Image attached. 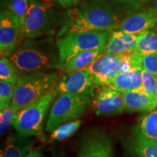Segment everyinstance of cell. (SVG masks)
I'll return each mask as SVG.
<instances>
[{"mask_svg": "<svg viewBox=\"0 0 157 157\" xmlns=\"http://www.w3.org/2000/svg\"><path fill=\"white\" fill-rule=\"evenodd\" d=\"M105 49L106 47H104L79 52L63 64L60 70L64 73H71L76 71L86 69L105 52Z\"/></svg>", "mask_w": 157, "mask_h": 157, "instance_id": "2e32d148", "label": "cell"}, {"mask_svg": "<svg viewBox=\"0 0 157 157\" xmlns=\"http://www.w3.org/2000/svg\"><path fill=\"white\" fill-rule=\"evenodd\" d=\"M142 76L143 91L157 99V78L145 69L142 70Z\"/></svg>", "mask_w": 157, "mask_h": 157, "instance_id": "d4e9b609", "label": "cell"}, {"mask_svg": "<svg viewBox=\"0 0 157 157\" xmlns=\"http://www.w3.org/2000/svg\"><path fill=\"white\" fill-rule=\"evenodd\" d=\"M56 96V87L38 101L15 113L13 126L21 137L42 136L45 117Z\"/></svg>", "mask_w": 157, "mask_h": 157, "instance_id": "5b68a950", "label": "cell"}, {"mask_svg": "<svg viewBox=\"0 0 157 157\" xmlns=\"http://www.w3.org/2000/svg\"><path fill=\"white\" fill-rule=\"evenodd\" d=\"M93 76L86 69L64 73L56 86L57 95L63 94L94 95L95 87Z\"/></svg>", "mask_w": 157, "mask_h": 157, "instance_id": "ba28073f", "label": "cell"}, {"mask_svg": "<svg viewBox=\"0 0 157 157\" xmlns=\"http://www.w3.org/2000/svg\"><path fill=\"white\" fill-rule=\"evenodd\" d=\"M78 157H114L111 137L100 129L85 133L80 145Z\"/></svg>", "mask_w": 157, "mask_h": 157, "instance_id": "9c48e42d", "label": "cell"}, {"mask_svg": "<svg viewBox=\"0 0 157 157\" xmlns=\"http://www.w3.org/2000/svg\"></svg>", "mask_w": 157, "mask_h": 157, "instance_id": "836d02e7", "label": "cell"}, {"mask_svg": "<svg viewBox=\"0 0 157 157\" xmlns=\"http://www.w3.org/2000/svg\"><path fill=\"white\" fill-rule=\"evenodd\" d=\"M58 82L56 72L36 71L19 76L11 104L17 111L24 109L54 90Z\"/></svg>", "mask_w": 157, "mask_h": 157, "instance_id": "3957f363", "label": "cell"}, {"mask_svg": "<svg viewBox=\"0 0 157 157\" xmlns=\"http://www.w3.org/2000/svg\"><path fill=\"white\" fill-rule=\"evenodd\" d=\"M24 157H44L40 148H35L31 149L25 155Z\"/></svg>", "mask_w": 157, "mask_h": 157, "instance_id": "f1b7e54d", "label": "cell"}, {"mask_svg": "<svg viewBox=\"0 0 157 157\" xmlns=\"http://www.w3.org/2000/svg\"><path fill=\"white\" fill-rule=\"evenodd\" d=\"M111 2L119 13L124 12L129 15L140 9L143 5L140 0H111Z\"/></svg>", "mask_w": 157, "mask_h": 157, "instance_id": "cb8c5ba5", "label": "cell"}, {"mask_svg": "<svg viewBox=\"0 0 157 157\" xmlns=\"http://www.w3.org/2000/svg\"><path fill=\"white\" fill-rule=\"evenodd\" d=\"M153 1H155V0H140V2H142L143 4L151 2H153Z\"/></svg>", "mask_w": 157, "mask_h": 157, "instance_id": "4dcf8cb0", "label": "cell"}, {"mask_svg": "<svg viewBox=\"0 0 157 157\" xmlns=\"http://www.w3.org/2000/svg\"><path fill=\"white\" fill-rule=\"evenodd\" d=\"M136 132L146 138L157 141V111H151L141 119Z\"/></svg>", "mask_w": 157, "mask_h": 157, "instance_id": "d6986e66", "label": "cell"}, {"mask_svg": "<svg viewBox=\"0 0 157 157\" xmlns=\"http://www.w3.org/2000/svg\"><path fill=\"white\" fill-rule=\"evenodd\" d=\"M111 33V31L71 32L58 37L56 45L61 65L83 51L106 47Z\"/></svg>", "mask_w": 157, "mask_h": 157, "instance_id": "8992f818", "label": "cell"}, {"mask_svg": "<svg viewBox=\"0 0 157 157\" xmlns=\"http://www.w3.org/2000/svg\"><path fill=\"white\" fill-rule=\"evenodd\" d=\"M94 93L91 106L98 116H111L119 114L124 111L123 94L111 89L107 85L98 86Z\"/></svg>", "mask_w": 157, "mask_h": 157, "instance_id": "30bf717a", "label": "cell"}, {"mask_svg": "<svg viewBox=\"0 0 157 157\" xmlns=\"http://www.w3.org/2000/svg\"><path fill=\"white\" fill-rule=\"evenodd\" d=\"M29 2L30 0H11L9 3L8 10L17 17L21 29L28 13Z\"/></svg>", "mask_w": 157, "mask_h": 157, "instance_id": "7402d4cb", "label": "cell"}, {"mask_svg": "<svg viewBox=\"0 0 157 157\" xmlns=\"http://www.w3.org/2000/svg\"><path fill=\"white\" fill-rule=\"evenodd\" d=\"M23 151L15 143L13 137H8L4 150V157H24Z\"/></svg>", "mask_w": 157, "mask_h": 157, "instance_id": "83f0119b", "label": "cell"}, {"mask_svg": "<svg viewBox=\"0 0 157 157\" xmlns=\"http://www.w3.org/2000/svg\"><path fill=\"white\" fill-rule=\"evenodd\" d=\"M141 66L157 78V52L140 56Z\"/></svg>", "mask_w": 157, "mask_h": 157, "instance_id": "4316f807", "label": "cell"}, {"mask_svg": "<svg viewBox=\"0 0 157 157\" xmlns=\"http://www.w3.org/2000/svg\"><path fill=\"white\" fill-rule=\"evenodd\" d=\"M18 71L9 58L1 57L0 60V78L12 84H16Z\"/></svg>", "mask_w": 157, "mask_h": 157, "instance_id": "44dd1931", "label": "cell"}, {"mask_svg": "<svg viewBox=\"0 0 157 157\" xmlns=\"http://www.w3.org/2000/svg\"><path fill=\"white\" fill-rule=\"evenodd\" d=\"M124 111L129 112L151 111L157 107V99L144 91H130L123 94Z\"/></svg>", "mask_w": 157, "mask_h": 157, "instance_id": "5bb4252c", "label": "cell"}, {"mask_svg": "<svg viewBox=\"0 0 157 157\" xmlns=\"http://www.w3.org/2000/svg\"><path fill=\"white\" fill-rule=\"evenodd\" d=\"M55 157H56V156H55ZM56 157H63V156H56Z\"/></svg>", "mask_w": 157, "mask_h": 157, "instance_id": "d6a6232c", "label": "cell"}, {"mask_svg": "<svg viewBox=\"0 0 157 157\" xmlns=\"http://www.w3.org/2000/svg\"><path fill=\"white\" fill-rule=\"evenodd\" d=\"M135 51L140 56L157 52V32L146 31L139 34Z\"/></svg>", "mask_w": 157, "mask_h": 157, "instance_id": "ac0fdd59", "label": "cell"}, {"mask_svg": "<svg viewBox=\"0 0 157 157\" xmlns=\"http://www.w3.org/2000/svg\"><path fill=\"white\" fill-rule=\"evenodd\" d=\"M81 124L82 121L80 119H76L74 121L60 125L56 129H55L53 132H52V134L49 137V141L52 142V141H62L66 140L78 130Z\"/></svg>", "mask_w": 157, "mask_h": 157, "instance_id": "ffe728a7", "label": "cell"}, {"mask_svg": "<svg viewBox=\"0 0 157 157\" xmlns=\"http://www.w3.org/2000/svg\"><path fill=\"white\" fill-rule=\"evenodd\" d=\"M142 70L140 68H132L127 71L121 72L107 86L122 93L130 91H143Z\"/></svg>", "mask_w": 157, "mask_h": 157, "instance_id": "4fadbf2b", "label": "cell"}, {"mask_svg": "<svg viewBox=\"0 0 157 157\" xmlns=\"http://www.w3.org/2000/svg\"><path fill=\"white\" fill-rule=\"evenodd\" d=\"M89 95L63 94L60 95L51 108L46 124L47 132H52L65 123L78 119L91 105Z\"/></svg>", "mask_w": 157, "mask_h": 157, "instance_id": "52a82bcc", "label": "cell"}, {"mask_svg": "<svg viewBox=\"0 0 157 157\" xmlns=\"http://www.w3.org/2000/svg\"><path fill=\"white\" fill-rule=\"evenodd\" d=\"M139 35L130 34L124 31H111L105 52L112 54H121L135 50Z\"/></svg>", "mask_w": 157, "mask_h": 157, "instance_id": "9a60e30c", "label": "cell"}, {"mask_svg": "<svg viewBox=\"0 0 157 157\" xmlns=\"http://www.w3.org/2000/svg\"><path fill=\"white\" fill-rule=\"evenodd\" d=\"M119 12L106 0H89L66 13L58 37L71 32L115 31L121 21Z\"/></svg>", "mask_w": 157, "mask_h": 157, "instance_id": "6da1fadb", "label": "cell"}, {"mask_svg": "<svg viewBox=\"0 0 157 157\" xmlns=\"http://www.w3.org/2000/svg\"><path fill=\"white\" fill-rule=\"evenodd\" d=\"M78 1H79V0H71L72 3H73V5H76V4L77 3Z\"/></svg>", "mask_w": 157, "mask_h": 157, "instance_id": "1f68e13d", "label": "cell"}, {"mask_svg": "<svg viewBox=\"0 0 157 157\" xmlns=\"http://www.w3.org/2000/svg\"><path fill=\"white\" fill-rule=\"evenodd\" d=\"M53 1L63 7H68L73 5L71 0H53Z\"/></svg>", "mask_w": 157, "mask_h": 157, "instance_id": "f546056e", "label": "cell"}, {"mask_svg": "<svg viewBox=\"0 0 157 157\" xmlns=\"http://www.w3.org/2000/svg\"><path fill=\"white\" fill-rule=\"evenodd\" d=\"M15 86V84L4 80L0 81V111H3L10 105L14 96Z\"/></svg>", "mask_w": 157, "mask_h": 157, "instance_id": "603a6c76", "label": "cell"}, {"mask_svg": "<svg viewBox=\"0 0 157 157\" xmlns=\"http://www.w3.org/2000/svg\"><path fill=\"white\" fill-rule=\"evenodd\" d=\"M56 48L51 38L29 39L15 48L9 59L18 73L60 70L62 65Z\"/></svg>", "mask_w": 157, "mask_h": 157, "instance_id": "7a4b0ae2", "label": "cell"}, {"mask_svg": "<svg viewBox=\"0 0 157 157\" xmlns=\"http://www.w3.org/2000/svg\"><path fill=\"white\" fill-rule=\"evenodd\" d=\"M21 28L17 17L9 10L0 14V51L1 57H10L15 48Z\"/></svg>", "mask_w": 157, "mask_h": 157, "instance_id": "8fae6325", "label": "cell"}, {"mask_svg": "<svg viewBox=\"0 0 157 157\" xmlns=\"http://www.w3.org/2000/svg\"><path fill=\"white\" fill-rule=\"evenodd\" d=\"M131 157H157V141L146 138L135 131L128 143Z\"/></svg>", "mask_w": 157, "mask_h": 157, "instance_id": "e0dca14e", "label": "cell"}, {"mask_svg": "<svg viewBox=\"0 0 157 157\" xmlns=\"http://www.w3.org/2000/svg\"><path fill=\"white\" fill-rule=\"evenodd\" d=\"M17 112L16 109L10 104L9 107L3 111H1L0 113V133L2 135L7 132L10 126L13 124L15 113Z\"/></svg>", "mask_w": 157, "mask_h": 157, "instance_id": "484cf974", "label": "cell"}, {"mask_svg": "<svg viewBox=\"0 0 157 157\" xmlns=\"http://www.w3.org/2000/svg\"><path fill=\"white\" fill-rule=\"evenodd\" d=\"M156 25L157 7H151L134 12L124 17L116 30L139 35L154 28Z\"/></svg>", "mask_w": 157, "mask_h": 157, "instance_id": "7c38bea8", "label": "cell"}, {"mask_svg": "<svg viewBox=\"0 0 157 157\" xmlns=\"http://www.w3.org/2000/svg\"><path fill=\"white\" fill-rule=\"evenodd\" d=\"M58 20L53 0H30L21 33L28 39L50 34L56 28Z\"/></svg>", "mask_w": 157, "mask_h": 157, "instance_id": "277c9868", "label": "cell"}]
</instances>
